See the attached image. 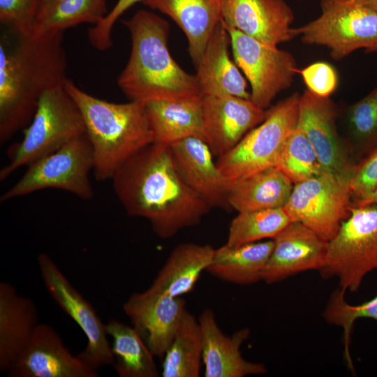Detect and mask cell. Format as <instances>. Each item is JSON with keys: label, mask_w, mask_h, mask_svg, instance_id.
<instances>
[{"label": "cell", "mask_w": 377, "mask_h": 377, "mask_svg": "<svg viewBox=\"0 0 377 377\" xmlns=\"http://www.w3.org/2000/svg\"><path fill=\"white\" fill-rule=\"evenodd\" d=\"M223 0H142V3L170 17L184 31L188 52L198 63L216 26L222 20Z\"/></svg>", "instance_id": "obj_23"}, {"label": "cell", "mask_w": 377, "mask_h": 377, "mask_svg": "<svg viewBox=\"0 0 377 377\" xmlns=\"http://www.w3.org/2000/svg\"><path fill=\"white\" fill-rule=\"evenodd\" d=\"M39 324L32 299L0 282V371L7 373L27 346Z\"/></svg>", "instance_id": "obj_21"}, {"label": "cell", "mask_w": 377, "mask_h": 377, "mask_svg": "<svg viewBox=\"0 0 377 377\" xmlns=\"http://www.w3.org/2000/svg\"><path fill=\"white\" fill-rule=\"evenodd\" d=\"M163 377H198L202 364V335L198 318L186 309L163 358Z\"/></svg>", "instance_id": "obj_30"}, {"label": "cell", "mask_w": 377, "mask_h": 377, "mask_svg": "<svg viewBox=\"0 0 377 377\" xmlns=\"http://www.w3.org/2000/svg\"><path fill=\"white\" fill-rule=\"evenodd\" d=\"M300 95L294 93L267 109L265 119L249 131L216 165L231 182L275 166L283 147L298 121Z\"/></svg>", "instance_id": "obj_7"}, {"label": "cell", "mask_w": 377, "mask_h": 377, "mask_svg": "<svg viewBox=\"0 0 377 377\" xmlns=\"http://www.w3.org/2000/svg\"><path fill=\"white\" fill-rule=\"evenodd\" d=\"M111 180L126 213L149 221L161 239L199 224L212 209L184 182L169 146L153 142L141 149Z\"/></svg>", "instance_id": "obj_1"}, {"label": "cell", "mask_w": 377, "mask_h": 377, "mask_svg": "<svg viewBox=\"0 0 377 377\" xmlns=\"http://www.w3.org/2000/svg\"><path fill=\"white\" fill-rule=\"evenodd\" d=\"M142 0H118L108 15L97 24L88 30V38L96 50H107L112 46L111 33L119 17L131 6Z\"/></svg>", "instance_id": "obj_38"}, {"label": "cell", "mask_w": 377, "mask_h": 377, "mask_svg": "<svg viewBox=\"0 0 377 377\" xmlns=\"http://www.w3.org/2000/svg\"><path fill=\"white\" fill-rule=\"evenodd\" d=\"M198 320L202 335L205 377H244L267 373L265 364L248 361L242 355L240 348L250 336L249 329L242 328L231 336L226 335L210 309H205Z\"/></svg>", "instance_id": "obj_20"}, {"label": "cell", "mask_w": 377, "mask_h": 377, "mask_svg": "<svg viewBox=\"0 0 377 377\" xmlns=\"http://www.w3.org/2000/svg\"><path fill=\"white\" fill-rule=\"evenodd\" d=\"M377 269V202L351 203L349 216L327 244L318 270L324 279L336 278L339 288L359 290L365 276Z\"/></svg>", "instance_id": "obj_6"}, {"label": "cell", "mask_w": 377, "mask_h": 377, "mask_svg": "<svg viewBox=\"0 0 377 377\" xmlns=\"http://www.w3.org/2000/svg\"><path fill=\"white\" fill-rule=\"evenodd\" d=\"M300 73L307 89L321 97H330L337 85V75L334 68L323 61L313 63Z\"/></svg>", "instance_id": "obj_37"}, {"label": "cell", "mask_w": 377, "mask_h": 377, "mask_svg": "<svg viewBox=\"0 0 377 377\" xmlns=\"http://www.w3.org/2000/svg\"><path fill=\"white\" fill-rule=\"evenodd\" d=\"M40 0H0V22L13 33L32 32Z\"/></svg>", "instance_id": "obj_35"}, {"label": "cell", "mask_w": 377, "mask_h": 377, "mask_svg": "<svg viewBox=\"0 0 377 377\" xmlns=\"http://www.w3.org/2000/svg\"><path fill=\"white\" fill-rule=\"evenodd\" d=\"M215 249L209 244L183 243L177 246L150 287L172 297L191 292L211 264Z\"/></svg>", "instance_id": "obj_25"}, {"label": "cell", "mask_w": 377, "mask_h": 377, "mask_svg": "<svg viewBox=\"0 0 377 377\" xmlns=\"http://www.w3.org/2000/svg\"><path fill=\"white\" fill-rule=\"evenodd\" d=\"M112 339L113 367L119 377H157L155 357L136 330L116 319L106 323Z\"/></svg>", "instance_id": "obj_28"}, {"label": "cell", "mask_w": 377, "mask_h": 377, "mask_svg": "<svg viewBox=\"0 0 377 377\" xmlns=\"http://www.w3.org/2000/svg\"><path fill=\"white\" fill-rule=\"evenodd\" d=\"M200 98L145 103L154 143L170 146L190 137L205 141Z\"/></svg>", "instance_id": "obj_24"}, {"label": "cell", "mask_w": 377, "mask_h": 377, "mask_svg": "<svg viewBox=\"0 0 377 377\" xmlns=\"http://www.w3.org/2000/svg\"><path fill=\"white\" fill-rule=\"evenodd\" d=\"M352 175L323 172L294 184L283 207L291 222L302 223L330 242L350 214Z\"/></svg>", "instance_id": "obj_10"}, {"label": "cell", "mask_w": 377, "mask_h": 377, "mask_svg": "<svg viewBox=\"0 0 377 377\" xmlns=\"http://www.w3.org/2000/svg\"><path fill=\"white\" fill-rule=\"evenodd\" d=\"M345 293L339 288L333 292L323 311V318L329 324L343 328L344 357L347 366L353 371L349 348L353 327L355 321L359 318L377 320V295L369 301L352 305L346 301Z\"/></svg>", "instance_id": "obj_34"}, {"label": "cell", "mask_w": 377, "mask_h": 377, "mask_svg": "<svg viewBox=\"0 0 377 377\" xmlns=\"http://www.w3.org/2000/svg\"><path fill=\"white\" fill-rule=\"evenodd\" d=\"M14 34V41L3 35L0 43L1 145L30 123L47 91L68 79L63 33Z\"/></svg>", "instance_id": "obj_2"}, {"label": "cell", "mask_w": 377, "mask_h": 377, "mask_svg": "<svg viewBox=\"0 0 377 377\" xmlns=\"http://www.w3.org/2000/svg\"><path fill=\"white\" fill-rule=\"evenodd\" d=\"M321 13L294 28L303 43L327 47L340 60L359 49L377 51V12L351 0H322Z\"/></svg>", "instance_id": "obj_8"}, {"label": "cell", "mask_w": 377, "mask_h": 377, "mask_svg": "<svg viewBox=\"0 0 377 377\" xmlns=\"http://www.w3.org/2000/svg\"><path fill=\"white\" fill-rule=\"evenodd\" d=\"M123 23L131 34V51L117 82L130 101L145 103L202 97L195 75L186 72L170 54L166 20L140 10Z\"/></svg>", "instance_id": "obj_3"}, {"label": "cell", "mask_w": 377, "mask_h": 377, "mask_svg": "<svg viewBox=\"0 0 377 377\" xmlns=\"http://www.w3.org/2000/svg\"><path fill=\"white\" fill-rule=\"evenodd\" d=\"M275 167L293 184L325 172L309 140L297 127L286 141Z\"/></svg>", "instance_id": "obj_33"}, {"label": "cell", "mask_w": 377, "mask_h": 377, "mask_svg": "<svg viewBox=\"0 0 377 377\" xmlns=\"http://www.w3.org/2000/svg\"><path fill=\"white\" fill-rule=\"evenodd\" d=\"M205 142L218 158L235 147L266 118L250 99L232 95H205L200 98Z\"/></svg>", "instance_id": "obj_14"}, {"label": "cell", "mask_w": 377, "mask_h": 377, "mask_svg": "<svg viewBox=\"0 0 377 377\" xmlns=\"http://www.w3.org/2000/svg\"><path fill=\"white\" fill-rule=\"evenodd\" d=\"M377 202V187L374 192L367 198L360 200H353L352 205H364L370 203Z\"/></svg>", "instance_id": "obj_39"}, {"label": "cell", "mask_w": 377, "mask_h": 377, "mask_svg": "<svg viewBox=\"0 0 377 377\" xmlns=\"http://www.w3.org/2000/svg\"><path fill=\"white\" fill-rule=\"evenodd\" d=\"M337 110L330 97L306 89L300 95L297 128L306 136L325 172L352 175L351 161L338 134Z\"/></svg>", "instance_id": "obj_15"}, {"label": "cell", "mask_w": 377, "mask_h": 377, "mask_svg": "<svg viewBox=\"0 0 377 377\" xmlns=\"http://www.w3.org/2000/svg\"><path fill=\"white\" fill-rule=\"evenodd\" d=\"M291 8L284 0H223L222 21L227 27L272 46L296 37Z\"/></svg>", "instance_id": "obj_17"}, {"label": "cell", "mask_w": 377, "mask_h": 377, "mask_svg": "<svg viewBox=\"0 0 377 377\" xmlns=\"http://www.w3.org/2000/svg\"><path fill=\"white\" fill-rule=\"evenodd\" d=\"M11 377H98L73 355L50 325L39 323L27 346L6 373Z\"/></svg>", "instance_id": "obj_16"}, {"label": "cell", "mask_w": 377, "mask_h": 377, "mask_svg": "<svg viewBox=\"0 0 377 377\" xmlns=\"http://www.w3.org/2000/svg\"><path fill=\"white\" fill-rule=\"evenodd\" d=\"M230 36L221 20L195 66V76L202 96L232 95L250 99L246 81L230 58Z\"/></svg>", "instance_id": "obj_22"}, {"label": "cell", "mask_w": 377, "mask_h": 377, "mask_svg": "<svg viewBox=\"0 0 377 377\" xmlns=\"http://www.w3.org/2000/svg\"><path fill=\"white\" fill-rule=\"evenodd\" d=\"M290 223L283 207L239 212L230 224L226 244L236 247L273 239Z\"/></svg>", "instance_id": "obj_31"}, {"label": "cell", "mask_w": 377, "mask_h": 377, "mask_svg": "<svg viewBox=\"0 0 377 377\" xmlns=\"http://www.w3.org/2000/svg\"><path fill=\"white\" fill-rule=\"evenodd\" d=\"M108 13L107 0H47L39 6L31 33L59 34L82 23L96 25Z\"/></svg>", "instance_id": "obj_29"}, {"label": "cell", "mask_w": 377, "mask_h": 377, "mask_svg": "<svg viewBox=\"0 0 377 377\" xmlns=\"http://www.w3.org/2000/svg\"><path fill=\"white\" fill-rule=\"evenodd\" d=\"M377 187V146L356 163L350 179L353 200L369 196Z\"/></svg>", "instance_id": "obj_36"}, {"label": "cell", "mask_w": 377, "mask_h": 377, "mask_svg": "<svg viewBox=\"0 0 377 377\" xmlns=\"http://www.w3.org/2000/svg\"><path fill=\"white\" fill-rule=\"evenodd\" d=\"M262 281L278 283L298 273L322 267L328 242L299 222H291L274 239Z\"/></svg>", "instance_id": "obj_18"}, {"label": "cell", "mask_w": 377, "mask_h": 377, "mask_svg": "<svg viewBox=\"0 0 377 377\" xmlns=\"http://www.w3.org/2000/svg\"><path fill=\"white\" fill-rule=\"evenodd\" d=\"M94 168L93 149L85 134L28 165L22 177L1 195L0 201L4 202L47 188L91 200L94 192L89 175Z\"/></svg>", "instance_id": "obj_9"}, {"label": "cell", "mask_w": 377, "mask_h": 377, "mask_svg": "<svg viewBox=\"0 0 377 377\" xmlns=\"http://www.w3.org/2000/svg\"><path fill=\"white\" fill-rule=\"evenodd\" d=\"M224 26L230 36L234 61L250 83L251 101L267 110L279 93L290 87L298 72L295 57L289 52Z\"/></svg>", "instance_id": "obj_11"}, {"label": "cell", "mask_w": 377, "mask_h": 377, "mask_svg": "<svg viewBox=\"0 0 377 377\" xmlns=\"http://www.w3.org/2000/svg\"><path fill=\"white\" fill-rule=\"evenodd\" d=\"M293 184L275 166L232 182L228 203L238 212L283 207Z\"/></svg>", "instance_id": "obj_26"}, {"label": "cell", "mask_w": 377, "mask_h": 377, "mask_svg": "<svg viewBox=\"0 0 377 377\" xmlns=\"http://www.w3.org/2000/svg\"><path fill=\"white\" fill-rule=\"evenodd\" d=\"M122 307L149 350L163 360L186 309L185 300L149 287L132 294Z\"/></svg>", "instance_id": "obj_13"}, {"label": "cell", "mask_w": 377, "mask_h": 377, "mask_svg": "<svg viewBox=\"0 0 377 377\" xmlns=\"http://www.w3.org/2000/svg\"><path fill=\"white\" fill-rule=\"evenodd\" d=\"M169 147L177 170L188 186L212 209H231L228 193L232 182L219 169L207 143L190 137Z\"/></svg>", "instance_id": "obj_19"}, {"label": "cell", "mask_w": 377, "mask_h": 377, "mask_svg": "<svg viewBox=\"0 0 377 377\" xmlns=\"http://www.w3.org/2000/svg\"><path fill=\"white\" fill-rule=\"evenodd\" d=\"M37 263L51 297L79 325L87 337L86 347L77 355L78 357L96 371L103 366L112 365L114 357L106 324L48 254L40 253Z\"/></svg>", "instance_id": "obj_12"}, {"label": "cell", "mask_w": 377, "mask_h": 377, "mask_svg": "<svg viewBox=\"0 0 377 377\" xmlns=\"http://www.w3.org/2000/svg\"><path fill=\"white\" fill-rule=\"evenodd\" d=\"M47 1V0H40V3L43 2V1Z\"/></svg>", "instance_id": "obj_41"}, {"label": "cell", "mask_w": 377, "mask_h": 377, "mask_svg": "<svg viewBox=\"0 0 377 377\" xmlns=\"http://www.w3.org/2000/svg\"><path fill=\"white\" fill-rule=\"evenodd\" d=\"M85 134L82 115L64 86L47 91L22 140L8 149L9 162L0 170V180Z\"/></svg>", "instance_id": "obj_5"}, {"label": "cell", "mask_w": 377, "mask_h": 377, "mask_svg": "<svg viewBox=\"0 0 377 377\" xmlns=\"http://www.w3.org/2000/svg\"><path fill=\"white\" fill-rule=\"evenodd\" d=\"M64 88L82 115L93 149L96 180H111L131 156L154 142L144 103L108 102L86 93L70 79Z\"/></svg>", "instance_id": "obj_4"}, {"label": "cell", "mask_w": 377, "mask_h": 377, "mask_svg": "<svg viewBox=\"0 0 377 377\" xmlns=\"http://www.w3.org/2000/svg\"><path fill=\"white\" fill-rule=\"evenodd\" d=\"M351 1L377 12V0H351Z\"/></svg>", "instance_id": "obj_40"}, {"label": "cell", "mask_w": 377, "mask_h": 377, "mask_svg": "<svg viewBox=\"0 0 377 377\" xmlns=\"http://www.w3.org/2000/svg\"><path fill=\"white\" fill-rule=\"evenodd\" d=\"M346 126L349 145L359 162L377 146V84L348 107Z\"/></svg>", "instance_id": "obj_32"}, {"label": "cell", "mask_w": 377, "mask_h": 377, "mask_svg": "<svg viewBox=\"0 0 377 377\" xmlns=\"http://www.w3.org/2000/svg\"><path fill=\"white\" fill-rule=\"evenodd\" d=\"M273 246V239L236 247L224 244L215 249L206 272L220 280L237 285L255 283L262 281Z\"/></svg>", "instance_id": "obj_27"}]
</instances>
